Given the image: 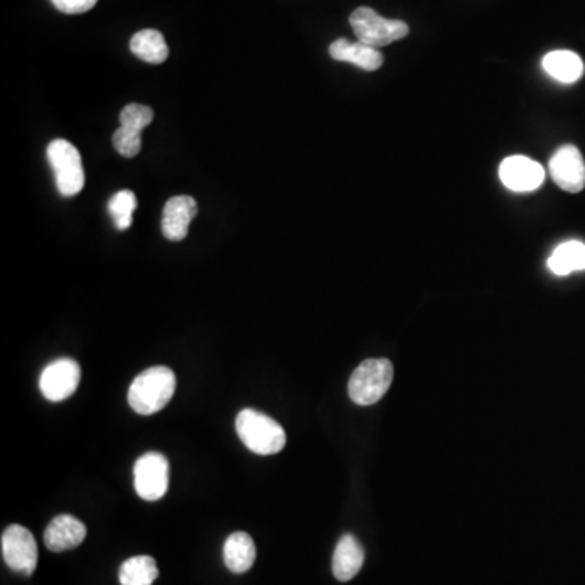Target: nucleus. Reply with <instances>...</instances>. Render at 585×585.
I'll return each mask as SVG.
<instances>
[{
  "instance_id": "nucleus-2",
  "label": "nucleus",
  "mask_w": 585,
  "mask_h": 585,
  "mask_svg": "<svg viewBox=\"0 0 585 585\" xmlns=\"http://www.w3.org/2000/svg\"><path fill=\"white\" fill-rule=\"evenodd\" d=\"M236 431L244 446L254 454L272 455L286 444L285 429L264 413L246 408L236 418Z\"/></svg>"
},
{
  "instance_id": "nucleus-20",
  "label": "nucleus",
  "mask_w": 585,
  "mask_h": 585,
  "mask_svg": "<svg viewBox=\"0 0 585 585\" xmlns=\"http://www.w3.org/2000/svg\"><path fill=\"white\" fill-rule=\"evenodd\" d=\"M135 208H137V197L132 191L117 192L113 199L109 200V213L113 217L117 230H129Z\"/></svg>"
},
{
  "instance_id": "nucleus-8",
  "label": "nucleus",
  "mask_w": 585,
  "mask_h": 585,
  "mask_svg": "<svg viewBox=\"0 0 585 585\" xmlns=\"http://www.w3.org/2000/svg\"><path fill=\"white\" fill-rule=\"evenodd\" d=\"M82 371L77 361L70 358L52 361L39 377V389L51 402H62L75 394Z\"/></svg>"
},
{
  "instance_id": "nucleus-1",
  "label": "nucleus",
  "mask_w": 585,
  "mask_h": 585,
  "mask_svg": "<svg viewBox=\"0 0 585 585\" xmlns=\"http://www.w3.org/2000/svg\"><path fill=\"white\" fill-rule=\"evenodd\" d=\"M176 390V376L166 366H155L130 384L129 405L139 415H153L168 405Z\"/></svg>"
},
{
  "instance_id": "nucleus-3",
  "label": "nucleus",
  "mask_w": 585,
  "mask_h": 585,
  "mask_svg": "<svg viewBox=\"0 0 585 585\" xmlns=\"http://www.w3.org/2000/svg\"><path fill=\"white\" fill-rule=\"evenodd\" d=\"M394 379L389 360H366L355 369L348 382V394L358 405H373L387 394Z\"/></svg>"
},
{
  "instance_id": "nucleus-16",
  "label": "nucleus",
  "mask_w": 585,
  "mask_h": 585,
  "mask_svg": "<svg viewBox=\"0 0 585 585\" xmlns=\"http://www.w3.org/2000/svg\"><path fill=\"white\" fill-rule=\"evenodd\" d=\"M543 69L561 83H574L584 75V62L576 52L551 51L543 57Z\"/></svg>"
},
{
  "instance_id": "nucleus-18",
  "label": "nucleus",
  "mask_w": 585,
  "mask_h": 585,
  "mask_svg": "<svg viewBox=\"0 0 585 585\" xmlns=\"http://www.w3.org/2000/svg\"><path fill=\"white\" fill-rule=\"evenodd\" d=\"M548 269L559 277L585 270V244L581 241L559 244L548 259Z\"/></svg>"
},
{
  "instance_id": "nucleus-13",
  "label": "nucleus",
  "mask_w": 585,
  "mask_h": 585,
  "mask_svg": "<svg viewBox=\"0 0 585 585\" xmlns=\"http://www.w3.org/2000/svg\"><path fill=\"white\" fill-rule=\"evenodd\" d=\"M329 52L335 61L350 62V64L356 65L360 69L368 70V72L381 69V65L384 64V57H382L381 52L377 51L373 46L360 43V41L351 43L345 38L337 39V41L330 44Z\"/></svg>"
},
{
  "instance_id": "nucleus-6",
  "label": "nucleus",
  "mask_w": 585,
  "mask_h": 585,
  "mask_svg": "<svg viewBox=\"0 0 585 585\" xmlns=\"http://www.w3.org/2000/svg\"><path fill=\"white\" fill-rule=\"evenodd\" d=\"M2 556L12 571L31 576L38 564V546L30 530L10 525L2 533Z\"/></svg>"
},
{
  "instance_id": "nucleus-21",
  "label": "nucleus",
  "mask_w": 585,
  "mask_h": 585,
  "mask_svg": "<svg viewBox=\"0 0 585 585\" xmlns=\"http://www.w3.org/2000/svg\"><path fill=\"white\" fill-rule=\"evenodd\" d=\"M116 152L124 158H134L142 150V132L127 127H119L113 135Z\"/></svg>"
},
{
  "instance_id": "nucleus-14",
  "label": "nucleus",
  "mask_w": 585,
  "mask_h": 585,
  "mask_svg": "<svg viewBox=\"0 0 585 585\" xmlns=\"http://www.w3.org/2000/svg\"><path fill=\"white\" fill-rule=\"evenodd\" d=\"M364 563L363 546L353 535H343L335 548L332 571L338 581H351L360 572Z\"/></svg>"
},
{
  "instance_id": "nucleus-5",
  "label": "nucleus",
  "mask_w": 585,
  "mask_h": 585,
  "mask_svg": "<svg viewBox=\"0 0 585 585\" xmlns=\"http://www.w3.org/2000/svg\"><path fill=\"white\" fill-rule=\"evenodd\" d=\"M48 160L54 171L56 186L64 197H74L85 186V171L77 148L67 140L49 143Z\"/></svg>"
},
{
  "instance_id": "nucleus-9",
  "label": "nucleus",
  "mask_w": 585,
  "mask_h": 585,
  "mask_svg": "<svg viewBox=\"0 0 585 585\" xmlns=\"http://www.w3.org/2000/svg\"><path fill=\"white\" fill-rule=\"evenodd\" d=\"M550 173L563 191L569 194L581 192L585 187V161L579 148L574 145L559 148L551 158Z\"/></svg>"
},
{
  "instance_id": "nucleus-11",
  "label": "nucleus",
  "mask_w": 585,
  "mask_h": 585,
  "mask_svg": "<svg viewBox=\"0 0 585 585\" xmlns=\"http://www.w3.org/2000/svg\"><path fill=\"white\" fill-rule=\"evenodd\" d=\"M197 215V202L191 195H176L166 202L161 220V230L169 241H182L189 233V226Z\"/></svg>"
},
{
  "instance_id": "nucleus-23",
  "label": "nucleus",
  "mask_w": 585,
  "mask_h": 585,
  "mask_svg": "<svg viewBox=\"0 0 585 585\" xmlns=\"http://www.w3.org/2000/svg\"><path fill=\"white\" fill-rule=\"evenodd\" d=\"M51 2L59 12L67 13V15L90 12L98 4V0H51Z\"/></svg>"
},
{
  "instance_id": "nucleus-15",
  "label": "nucleus",
  "mask_w": 585,
  "mask_h": 585,
  "mask_svg": "<svg viewBox=\"0 0 585 585\" xmlns=\"http://www.w3.org/2000/svg\"><path fill=\"white\" fill-rule=\"evenodd\" d=\"M256 555V545L249 533L234 532L226 538L223 559H225L226 568L234 574H244L249 571L254 566Z\"/></svg>"
},
{
  "instance_id": "nucleus-12",
  "label": "nucleus",
  "mask_w": 585,
  "mask_h": 585,
  "mask_svg": "<svg viewBox=\"0 0 585 585\" xmlns=\"http://www.w3.org/2000/svg\"><path fill=\"white\" fill-rule=\"evenodd\" d=\"M87 537V527L77 517L62 514L51 520L44 532V543L54 553L74 550Z\"/></svg>"
},
{
  "instance_id": "nucleus-19",
  "label": "nucleus",
  "mask_w": 585,
  "mask_h": 585,
  "mask_svg": "<svg viewBox=\"0 0 585 585\" xmlns=\"http://www.w3.org/2000/svg\"><path fill=\"white\" fill-rule=\"evenodd\" d=\"M158 577V566L152 556H134L119 569L121 585H152Z\"/></svg>"
},
{
  "instance_id": "nucleus-10",
  "label": "nucleus",
  "mask_w": 585,
  "mask_h": 585,
  "mask_svg": "<svg viewBox=\"0 0 585 585\" xmlns=\"http://www.w3.org/2000/svg\"><path fill=\"white\" fill-rule=\"evenodd\" d=\"M499 178L512 192L537 191L545 181V169L527 156H509L499 166Z\"/></svg>"
},
{
  "instance_id": "nucleus-17",
  "label": "nucleus",
  "mask_w": 585,
  "mask_h": 585,
  "mask_svg": "<svg viewBox=\"0 0 585 585\" xmlns=\"http://www.w3.org/2000/svg\"><path fill=\"white\" fill-rule=\"evenodd\" d=\"M130 51L147 64H163L168 59L169 49L165 36L160 31L142 30L130 39Z\"/></svg>"
},
{
  "instance_id": "nucleus-7",
  "label": "nucleus",
  "mask_w": 585,
  "mask_h": 585,
  "mask_svg": "<svg viewBox=\"0 0 585 585\" xmlns=\"http://www.w3.org/2000/svg\"><path fill=\"white\" fill-rule=\"evenodd\" d=\"M135 491L145 501H158L165 496L169 485V464L165 455L148 452L134 467Z\"/></svg>"
},
{
  "instance_id": "nucleus-22",
  "label": "nucleus",
  "mask_w": 585,
  "mask_h": 585,
  "mask_svg": "<svg viewBox=\"0 0 585 585\" xmlns=\"http://www.w3.org/2000/svg\"><path fill=\"white\" fill-rule=\"evenodd\" d=\"M152 121L153 109L137 103L127 104L126 108L122 109L121 116H119L121 127L139 130V132H143V129L150 126Z\"/></svg>"
},
{
  "instance_id": "nucleus-4",
  "label": "nucleus",
  "mask_w": 585,
  "mask_h": 585,
  "mask_svg": "<svg viewBox=\"0 0 585 585\" xmlns=\"http://www.w3.org/2000/svg\"><path fill=\"white\" fill-rule=\"evenodd\" d=\"M350 25L360 43L376 49L400 41L410 33L407 23L381 17L369 7H360L351 13Z\"/></svg>"
}]
</instances>
